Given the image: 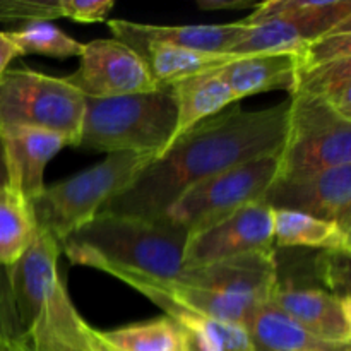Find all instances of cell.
<instances>
[{
	"instance_id": "cell-1",
	"label": "cell",
	"mask_w": 351,
	"mask_h": 351,
	"mask_svg": "<svg viewBox=\"0 0 351 351\" xmlns=\"http://www.w3.org/2000/svg\"><path fill=\"white\" fill-rule=\"evenodd\" d=\"M288 115L290 98L269 108L223 110L202 120L168 144L103 211L160 219L171 202L195 182L245 161L280 153L287 139Z\"/></svg>"
},
{
	"instance_id": "cell-2",
	"label": "cell",
	"mask_w": 351,
	"mask_h": 351,
	"mask_svg": "<svg viewBox=\"0 0 351 351\" xmlns=\"http://www.w3.org/2000/svg\"><path fill=\"white\" fill-rule=\"evenodd\" d=\"M189 233L161 219L99 213L62 242V252L75 266L108 274L130 273L173 283L184 264Z\"/></svg>"
},
{
	"instance_id": "cell-3",
	"label": "cell",
	"mask_w": 351,
	"mask_h": 351,
	"mask_svg": "<svg viewBox=\"0 0 351 351\" xmlns=\"http://www.w3.org/2000/svg\"><path fill=\"white\" fill-rule=\"evenodd\" d=\"M177 123L171 88L149 93L86 98L79 149L98 153H153L160 156Z\"/></svg>"
},
{
	"instance_id": "cell-4",
	"label": "cell",
	"mask_w": 351,
	"mask_h": 351,
	"mask_svg": "<svg viewBox=\"0 0 351 351\" xmlns=\"http://www.w3.org/2000/svg\"><path fill=\"white\" fill-rule=\"evenodd\" d=\"M156 158L153 153H115L91 168L45 187L31 204L36 228L62 245L75 230L88 225L112 199L136 182Z\"/></svg>"
},
{
	"instance_id": "cell-5",
	"label": "cell",
	"mask_w": 351,
	"mask_h": 351,
	"mask_svg": "<svg viewBox=\"0 0 351 351\" xmlns=\"http://www.w3.org/2000/svg\"><path fill=\"white\" fill-rule=\"evenodd\" d=\"M86 98L64 77L31 69L0 75V130L12 127L50 130L77 146Z\"/></svg>"
},
{
	"instance_id": "cell-6",
	"label": "cell",
	"mask_w": 351,
	"mask_h": 351,
	"mask_svg": "<svg viewBox=\"0 0 351 351\" xmlns=\"http://www.w3.org/2000/svg\"><path fill=\"white\" fill-rule=\"evenodd\" d=\"M350 19V0H267L245 17V27L230 55L297 53Z\"/></svg>"
},
{
	"instance_id": "cell-7",
	"label": "cell",
	"mask_w": 351,
	"mask_h": 351,
	"mask_svg": "<svg viewBox=\"0 0 351 351\" xmlns=\"http://www.w3.org/2000/svg\"><path fill=\"white\" fill-rule=\"evenodd\" d=\"M351 163V120L305 93L290 95L288 132L276 178H297Z\"/></svg>"
},
{
	"instance_id": "cell-8",
	"label": "cell",
	"mask_w": 351,
	"mask_h": 351,
	"mask_svg": "<svg viewBox=\"0 0 351 351\" xmlns=\"http://www.w3.org/2000/svg\"><path fill=\"white\" fill-rule=\"evenodd\" d=\"M278 154H266L195 182L160 219L191 233L243 206L259 202L278 175Z\"/></svg>"
},
{
	"instance_id": "cell-9",
	"label": "cell",
	"mask_w": 351,
	"mask_h": 351,
	"mask_svg": "<svg viewBox=\"0 0 351 351\" xmlns=\"http://www.w3.org/2000/svg\"><path fill=\"white\" fill-rule=\"evenodd\" d=\"M64 79L84 98L96 99L158 89L143 57L115 38L82 43L79 67Z\"/></svg>"
},
{
	"instance_id": "cell-10",
	"label": "cell",
	"mask_w": 351,
	"mask_h": 351,
	"mask_svg": "<svg viewBox=\"0 0 351 351\" xmlns=\"http://www.w3.org/2000/svg\"><path fill=\"white\" fill-rule=\"evenodd\" d=\"M273 249V209L259 201L189 233L184 264L201 266Z\"/></svg>"
},
{
	"instance_id": "cell-11",
	"label": "cell",
	"mask_w": 351,
	"mask_h": 351,
	"mask_svg": "<svg viewBox=\"0 0 351 351\" xmlns=\"http://www.w3.org/2000/svg\"><path fill=\"white\" fill-rule=\"evenodd\" d=\"M278 281L280 273L273 249L201 266H185L173 283L263 305L271 302Z\"/></svg>"
},
{
	"instance_id": "cell-12",
	"label": "cell",
	"mask_w": 351,
	"mask_h": 351,
	"mask_svg": "<svg viewBox=\"0 0 351 351\" xmlns=\"http://www.w3.org/2000/svg\"><path fill=\"white\" fill-rule=\"evenodd\" d=\"M261 202L328 219L351 232V163L297 178H274Z\"/></svg>"
},
{
	"instance_id": "cell-13",
	"label": "cell",
	"mask_w": 351,
	"mask_h": 351,
	"mask_svg": "<svg viewBox=\"0 0 351 351\" xmlns=\"http://www.w3.org/2000/svg\"><path fill=\"white\" fill-rule=\"evenodd\" d=\"M60 254V243L51 235L36 228V233L23 256L12 266L5 267L10 298L24 336L62 283L58 276Z\"/></svg>"
},
{
	"instance_id": "cell-14",
	"label": "cell",
	"mask_w": 351,
	"mask_h": 351,
	"mask_svg": "<svg viewBox=\"0 0 351 351\" xmlns=\"http://www.w3.org/2000/svg\"><path fill=\"white\" fill-rule=\"evenodd\" d=\"M5 161L7 185L19 192L27 202H33L43 192L45 168L51 158L71 146L60 134L50 130L12 127L0 130Z\"/></svg>"
},
{
	"instance_id": "cell-15",
	"label": "cell",
	"mask_w": 351,
	"mask_h": 351,
	"mask_svg": "<svg viewBox=\"0 0 351 351\" xmlns=\"http://www.w3.org/2000/svg\"><path fill=\"white\" fill-rule=\"evenodd\" d=\"M271 302L311 335L324 341L351 345L350 295L332 293L326 288L278 285Z\"/></svg>"
},
{
	"instance_id": "cell-16",
	"label": "cell",
	"mask_w": 351,
	"mask_h": 351,
	"mask_svg": "<svg viewBox=\"0 0 351 351\" xmlns=\"http://www.w3.org/2000/svg\"><path fill=\"white\" fill-rule=\"evenodd\" d=\"M27 351H112L98 329L79 315L62 281L26 336Z\"/></svg>"
},
{
	"instance_id": "cell-17",
	"label": "cell",
	"mask_w": 351,
	"mask_h": 351,
	"mask_svg": "<svg viewBox=\"0 0 351 351\" xmlns=\"http://www.w3.org/2000/svg\"><path fill=\"white\" fill-rule=\"evenodd\" d=\"M110 31L115 40L127 47L147 43H167L208 53H228L242 34L245 23L237 21L228 24H184V26H160L130 21H110Z\"/></svg>"
},
{
	"instance_id": "cell-18",
	"label": "cell",
	"mask_w": 351,
	"mask_h": 351,
	"mask_svg": "<svg viewBox=\"0 0 351 351\" xmlns=\"http://www.w3.org/2000/svg\"><path fill=\"white\" fill-rule=\"evenodd\" d=\"M297 53L239 55L218 69V74L228 84L235 101L266 91H293L297 77Z\"/></svg>"
},
{
	"instance_id": "cell-19",
	"label": "cell",
	"mask_w": 351,
	"mask_h": 351,
	"mask_svg": "<svg viewBox=\"0 0 351 351\" xmlns=\"http://www.w3.org/2000/svg\"><path fill=\"white\" fill-rule=\"evenodd\" d=\"M245 328L256 351H351V345L324 341L311 335L273 302L257 307Z\"/></svg>"
},
{
	"instance_id": "cell-20",
	"label": "cell",
	"mask_w": 351,
	"mask_h": 351,
	"mask_svg": "<svg viewBox=\"0 0 351 351\" xmlns=\"http://www.w3.org/2000/svg\"><path fill=\"white\" fill-rule=\"evenodd\" d=\"M170 88L175 106H177V123H175L173 136L168 144L184 136L187 130L201 123L202 120L221 113L235 101L228 84L223 81L218 71L184 79Z\"/></svg>"
},
{
	"instance_id": "cell-21",
	"label": "cell",
	"mask_w": 351,
	"mask_h": 351,
	"mask_svg": "<svg viewBox=\"0 0 351 351\" xmlns=\"http://www.w3.org/2000/svg\"><path fill=\"white\" fill-rule=\"evenodd\" d=\"M274 245L283 249H314L321 252H351V232L338 223L287 209H273Z\"/></svg>"
},
{
	"instance_id": "cell-22",
	"label": "cell",
	"mask_w": 351,
	"mask_h": 351,
	"mask_svg": "<svg viewBox=\"0 0 351 351\" xmlns=\"http://www.w3.org/2000/svg\"><path fill=\"white\" fill-rule=\"evenodd\" d=\"M143 57L149 69L151 77L154 79L158 88H168L184 79L204 74V72L218 71L219 67L232 60L235 55L228 53H208V51H195L189 48L175 47L167 43H147L136 45L132 48Z\"/></svg>"
},
{
	"instance_id": "cell-23",
	"label": "cell",
	"mask_w": 351,
	"mask_h": 351,
	"mask_svg": "<svg viewBox=\"0 0 351 351\" xmlns=\"http://www.w3.org/2000/svg\"><path fill=\"white\" fill-rule=\"evenodd\" d=\"M112 351H191L189 335L168 315L99 331Z\"/></svg>"
},
{
	"instance_id": "cell-24",
	"label": "cell",
	"mask_w": 351,
	"mask_h": 351,
	"mask_svg": "<svg viewBox=\"0 0 351 351\" xmlns=\"http://www.w3.org/2000/svg\"><path fill=\"white\" fill-rule=\"evenodd\" d=\"M291 93L314 96L351 120V57L298 67Z\"/></svg>"
},
{
	"instance_id": "cell-25",
	"label": "cell",
	"mask_w": 351,
	"mask_h": 351,
	"mask_svg": "<svg viewBox=\"0 0 351 351\" xmlns=\"http://www.w3.org/2000/svg\"><path fill=\"white\" fill-rule=\"evenodd\" d=\"M36 233L31 204L9 185L0 187V267L23 256Z\"/></svg>"
},
{
	"instance_id": "cell-26",
	"label": "cell",
	"mask_w": 351,
	"mask_h": 351,
	"mask_svg": "<svg viewBox=\"0 0 351 351\" xmlns=\"http://www.w3.org/2000/svg\"><path fill=\"white\" fill-rule=\"evenodd\" d=\"M10 40L23 55L36 53L53 58H74L81 55L82 43L51 24L50 21H34L7 31Z\"/></svg>"
},
{
	"instance_id": "cell-27",
	"label": "cell",
	"mask_w": 351,
	"mask_h": 351,
	"mask_svg": "<svg viewBox=\"0 0 351 351\" xmlns=\"http://www.w3.org/2000/svg\"><path fill=\"white\" fill-rule=\"evenodd\" d=\"M351 57V19L315 38L297 51L298 67Z\"/></svg>"
},
{
	"instance_id": "cell-28",
	"label": "cell",
	"mask_w": 351,
	"mask_h": 351,
	"mask_svg": "<svg viewBox=\"0 0 351 351\" xmlns=\"http://www.w3.org/2000/svg\"><path fill=\"white\" fill-rule=\"evenodd\" d=\"M60 17L75 23H103L115 7L113 0H57Z\"/></svg>"
},
{
	"instance_id": "cell-29",
	"label": "cell",
	"mask_w": 351,
	"mask_h": 351,
	"mask_svg": "<svg viewBox=\"0 0 351 351\" xmlns=\"http://www.w3.org/2000/svg\"><path fill=\"white\" fill-rule=\"evenodd\" d=\"M23 338L24 335L10 298L5 267H0V345L23 341Z\"/></svg>"
},
{
	"instance_id": "cell-30",
	"label": "cell",
	"mask_w": 351,
	"mask_h": 351,
	"mask_svg": "<svg viewBox=\"0 0 351 351\" xmlns=\"http://www.w3.org/2000/svg\"><path fill=\"white\" fill-rule=\"evenodd\" d=\"M259 3L256 0H199L197 7L202 10H242L257 9Z\"/></svg>"
},
{
	"instance_id": "cell-31",
	"label": "cell",
	"mask_w": 351,
	"mask_h": 351,
	"mask_svg": "<svg viewBox=\"0 0 351 351\" xmlns=\"http://www.w3.org/2000/svg\"><path fill=\"white\" fill-rule=\"evenodd\" d=\"M17 57H23L17 45L10 40L7 31H0V75L9 69V64Z\"/></svg>"
},
{
	"instance_id": "cell-32",
	"label": "cell",
	"mask_w": 351,
	"mask_h": 351,
	"mask_svg": "<svg viewBox=\"0 0 351 351\" xmlns=\"http://www.w3.org/2000/svg\"><path fill=\"white\" fill-rule=\"evenodd\" d=\"M7 185V173H5V161H3V147L2 139H0V187Z\"/></svg>"
},
{
	"instance_id": "cell-33",
	"label": "cell",
	"mask_w": 351,
	"mask_h": 351,
	"mask_svg": "<svg viewBox=\"0 0 351 351\" xmlns=\"http://www.w3.org/2000/svg\"><path fill=\"white\" fill-rule=\"evenodd\" d=\"M0 351H27L24 341L7 343V345H0Z\"/></svg>"
}]
</instances>
